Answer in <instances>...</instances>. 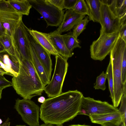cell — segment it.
Masks as SVG:
<instances>
[{
	"label": "cell",
	"mask_w": 126,
	"mask_h": 126,
	"mask_svg": "<svg viewBox=\"0 0 126 126\" xmlns=\"http://www.w3.org/2000/svg\"><path fill=\"white\" fill-rule=\"evenodd\" d=\"M82 94L69 90L46 99L40 108V118L44 123L63 124L73 119L80 111Z\"/></svg>",
	"instance_id": "obj_1"
},
{
	"label": "cell",
	"mask_w": 126,
	"mask_h": 126,
	"mask_svg": "<svg viewBox=\"0 0 126 126\" xmlns=\"http://www.w3.org/2000/svg\"><path fill=\"white\" fill-rule=\"evenodd\" d=\"M19 69L17 77L12 79V86L23 99L31 100L41 95L45 87L34 69L32 61L19 58Z\"/></svg>",
	"instance_id": "obj_2"
},
{
	"label": "cell",
	"mask_w": 126,
	"mask_h": 126,
	"mask_svg": "<svg viewBox=\"0 0 126 126\" xmlns=\"http://www.w3.org/2000/svg\"><path fill=\"white\" fill-rule=\"evenodd\" d=\"M125 50L126 42L119 36L110 53L113 82L114 99L112 102L113 105L116 108L119 105L126 89V84L122 83L121 77L122 62Z\"/></svg>",
	"instance_id": "obj_3"
},
{
	"label": "cell",
	"mask_w": 126,
	"mask_h": 126,
	"mask_svg": "<svg viewBox=\"0 0 126 126\" xmlns=\"http://www.w3.org/2000/svg\"><path fill=\"white\" fill-rule=\"evenodd\" d=\"M55 68L51 79L44 91L49 98L53 97L62 93L63 85L68 67L67 59L59 54L55 56Z\"/></svg>",
	"instance_id": "obj_4"
},
{
	"label": "cell",
	"mask_w": 126,
	"mask_h": 126,
	"mask_svg": "<svg viewBox=\"0 0 126 126\" xmlns=\"http://www.w3.org/2000/svg\"><path fill=\"white\" fill-rule=\"evenodd\" d=\"M32 7L43 17L47 26L59 27L62 23L64 11L62 10L47 0H28Z\"/></svg>",
	"instance_id": "obj_5"
},
{
	"label": "cell",
	"mask_w": 126,
	"mask_h": 126,
	"mask_svg": "<svg viewBox=\"0 0 126 126\" xmlns=\"http://www.w3.org/2000/svg\"><path fill=\"white\" fill-rule=\"evenodd\" d=\"M119 36L118 32L107 34L100 31L99 37L90 46L91 58L95 60H103L110 54Z\"/></svg>",
	"instance_id": "obj_6"
},
{
	"label": "cell",
	"mask_w": 126,
	"mask_h": 126,
	"mask_svg": "<svg viewBox=\"0 0 126 126\" xmlns=\"http://www.w3.org/2000/svg\"><path fill=\"white\" fill-rule=\"evenodd\" d=\"M16 101L14 108L23 121L29 126H39V106L31 100L18 98Z\"/></svg>",
	"instance_id": "obj_7"
},
{
	"label": "cell",
	"mask_w": 126,
	"mask_h": 126,
	"mask_svg": "<svg viewBox=\"0 0 126 126\" xmlns=\"http://www.w3.org/2000/svg\"><path fill=\"white\" fill-rule=\"evenodd\" d=\"M28 29L21 19L15 29L12 37L14 46L19 58L32 61Z\"/></svg>",
	"instance_id": "obj_8"
},
{
	"label": "cell",
	"mask_w": 126,
	"mask_h": 126,
	"mask_svg": "<svg viewBox=\"0 0 126 126\" xmlns=\"http://www.w3.org/2000/svg\"><path fill=\"white\" fill-rule=\"evenodd\" d=\"M118 111L117 108L106 101L96 100L89 97L83 96L79 114L89 116Z\"/></svg>",
	"instance_id": "obj_9"
},
{
	"label": "cell",
	"mask_w": 126,
	"mask_h": 126,
	"mask_svg": "<svg viewBox=\"0 0 126 126\" xmlns=\"http://www.w3.org/2000/svg\"><path fill=\"white\" fill-rule=\"evenodd\" d=\"M100 31L105 34H110L118 32L122 24L121 19L115 16L108 5L101 0Z\"/></svg>",
	"instance_id": "obj_10"
},
{
	"label": "cell",
	"mask_w": 126,
	"mask_h": 126,
	"mask_svg": "<svg viewBox=\"0 0 126 126\" xmlns=\"http://www.w3.org/2000/svg\"><path fill=\"white\" fill-rule=\"evenodd\" d=\"M28 36L30 42L43 66L47 76L50 79L52 70L50 54L35 40L29 32Z\"/></svg>",
	"instance_id": "obj_11"
},
{
	"label": "cell",
	"mask_w": 126,
	"mask_h": 126,
	"mask_svg": "<svg viewBox=\"0 0 126 126\" xmlns=\"http://www.w3.org/2000/svg\"><path fill=\"white\" fill-rule=\"evenodd\" d=\"M22 15L16 12L0 11V22L6 34L12 37L15 29L22 19Z\"/></svg>",
	"instance_id": "obj_12"
},
{
	"label": "cell",
	"mask_w": 126,
	"mask_h": 126,
	"mask_svg": "<svg viewBox=\"0 0 126 126\" xmlns=\"http://www.w3.org/2000/svg\"><path fill=\"white\" fill-rule=\"evenodd\" d=\"M85 17V15L78 14L72 9L67 10L64 14L61 23L56 30L61 34L70 31Z\"/></svg>",
	"instance_id": "obj_13"
},
{
	"label": "cell",
	"mask_w": 126,
	"mask_h": 126,
	"mask_svg": "<svg viewBox=\"0 0 126 126\" xmlns=\"http://www.w3.org/2000/svg\"><path fill=\"white\" fill-rule=\"evenodd\" d=\"M48 38L58 54L67 59L72 57L74 53L66 47L64 43L62 35L56 30L47 33Z\"/></svg>",
	"instance_id": "obj_14"
},
{
	"label": "cell",
	"mask_w": 126,
	"mask_h": 126,
	"mask_svg": "<svg viewBox=\"0 0 126 126\" xmlns=\"http://www.w3.org/2000/svg\"><path fill=\"white\" fill-rule=\"evenodd\" d=\"M28 31L35 40L50 55L55 56L59 54L48 38L47 33L31 29L28 28Z\"/></svg>",
	"instance_id": "obj_15"
},
{
	"label": "cell",
	"mask_w": 126,
	"mask_h": 126,
	"mask_svg": "<svg viewBox=\"0 0 126 126\" xmlns=\"http://www.w3.org/2000/svg\"><path fill=\"white\" fill-rule=\"evenodd\" d=\"M29 46L32 64L42 83L45 86L49 83L50 79L47 76L43 66L30 42Z\"/></svg>",
	"instance_id": "obj_16"
},
{
	"label": "cell",
	"mask_w": 126,
	"mask_h": 126,
	"mask_svg": "<svg viewBox=\"0 0 126 126\" xmlns=\"http://www.w3.org/2000/svg\"><path fill=\"white\" fill-rule=\"evenodd\" d=\"M0 66L6 72L17 77L19 69V64L14 62L5 50L0 53Z\"/></svg>",
	"instance_id": "obj_17"
},
{
	"label": "cell",
	"mask_w": 126,
	"mask_h": 126,
	"mask_svg": "<svg viewBox=\"0 0 126 126\" xmlns=\"http://www.w3.org/2000/svg\"><path fill=\"white\" fill-rule=\"evenodd\" d=\"M89 116L92 123L101 125L106 123H116L122 121L121 115L119 111L99 115H92Z\"/></svg>",
	"instance_id": "obj_18"
},
{
	"label": "cell",
	"mask_w": 126,
	"mask_h": 126,
	"mask_svg": "<svg viewBox=\"0 0 126 126\" xmlns=\"http://www.w3.org/2000/svg\"><path fill=\"white\" fill-rule=\"evenodd\" d=\"M86 2L88 9V16L89 21L101 23V0H86Z\"/></svg>",
	"instance_id": "obj_19"
},
{
	"label": "cell",
	"mask_w": 126,
	"mask_h": 126,
	"mask_svg": "<svg viewBox=\"0 0 126 126\" xmlns=\"http://www.w3.org/2000/svg\"><path fill=\"white\" fill-rule=\"evenodd\" d=\"M108 6L117 17L121 19L126 16V0H102Z\"/></svg>",
	"instance_id": "obj_20"
},
{
	"label": "cell",
	"mask_w": 126,
	"mask_h": 126,
	"mask_svg": "<svg viewBox=\"0 0 126 126\" xmlns=\"http://www.w3.org/2000/svg\"><path fill=\"white\" fill-rule=\"evenodd\" d=\"M0 41L13 61L19 64V56L14 46L12 37L6 33L0 36Z\"/></svg>",
	"instance_id": "obj_21"
},
{
	"label": "cell",
	"mask_w": 126,
	"mask_h": 126,
	"mask_svg": "<svg viewBox=\"0 0 126 126\" xmlns=\"http://www.w3.org/2000/svg\"><path fill=\"white\" fill-rule=\"evenodd\" d=\"M18 14L28 16L32 6L28 0H8Z\"/></svg>",
	"instance_id": "obj_22"
},
{
	"label": "cell",
	"mask_w": 126,
	"mask_h": 126,
	"mask_svg": "<svg viewBox=\"0 0 126 126\" xmlns=\"http://www.w3.org/2000/svg\"><path fill=\"white\" fill-rule=\"evenodd\" d=\"M62 36L66 46L70 51L73 52L74 49L76 48H81L79 41L74 37L72 32H69L62 35Z\"/></svg>",
	"instance_id": "obj_23"
},
{
	"label": "cell",
	"mask_w": 126,
	"mask_h": 126,
	"mask_svg": "<svg viewBox=\"0 0 126 126\" xmlns=\"http://www.w3.org/2000/svg\"><path fill=\"white\" fill-rule=\"evenodd\" d=\"M89 21L88 16L85 17L74 26L72 32L74 37L76 39L79 35L85 29L86 26Z\"/></svg>",
	"instance_id": "obj_24"
},
{
	"label": "cell",
	"mask_w": 126,
	"mask_h": 126,
	"mask_svg": "<svg viewBox=\"0 0 126 126\" xmlns=\"http://www.w3.org/2000/svg\"><path fill=\"white\" fill-rule=\"evenodd\" d=\"M105 74L108 82L109 89L110 94V96L112 101L114 99L113 82L111 62L110 59Z\"/></svg>",
	"instance_id": "obj_25"
},
{
	"label": "cell",
	"mask_w": 126,
	"mask_h": 126,
	"mask_svg": "<svg viewBox=\"0 0 126 126\" xmlns=\"http://www.w3.org/2000/svg\"><path fill=\"white\" fill-rule=\"evenodd\" d=\"M72 9L78 14L88 15V8L86 2L84 0H78Z\"/></svg>",
	"instance_id": "obj_26"
},
{
	"label": "cell",
	"mask_w": 126,
	"mask_h": 126,
	"mask_svg": "<svg viewBox=\"0 0 126 126\" xmlns=\"http://www.w3.org/2000/svg\"><path fill=\"white\" fill-rule=\"evenodd\" d=\"M107 79L105 73L103 71L100 74L97 76L94 87L95 89H101L104 91L106 88L105 82Z\"/></svg>",
	"instance_id": "obj_27"
},
{
	"label": "cell",
	"mask_w": 126,
	"mask_h": 126,
	"mask_svg": "<svg viewBox=\"0 0 126 126\" xmlns=\"http://www.w3.org/2000/svg\"><path fill=\"white\" fill-rule=\"evenodd\" d=\"M120 102V106L119 109H118V110L121 114L122 122L126 124V89L125 90Z\"/></svg>",
	"instance_id": "obj_28"
},
{
	"label": "cell",
	"mask_w": 126,
	"mask_h": 126,
	"mask_svg": "<svg viewBox=\"0 0 126 126\" xmlns=\"http://www.w3.org/2000/svg\"><path fill=\"white\" fill-rule=\"evenodd\" d=\"M122 80L124 85L126 84V50L123 53L122 62Z\"/></svg>",
	"instance_id": "obj_29"
},
{
	"label": "cell",
	"mask_w": 126,
	"mask_h": 126,
	"mask_svg": "<svg viewBox=\"0 0 126 126\" xmlns=\"http://www.w3.org/2000/svg\"><path fill=\"white\" fill-rule=\"evenodd\" d=\"M11 86L12 82L7 80L3 75H0V88L4 89Z\"/></svg>",
	"instance_id": "obj_30"
},
{
	"label": "cell",
	"mask_w": 126,
	"mask_h": 126,
	"mask_svg": "<svg viewBox=\"0 0 126 126\" xmlns=\"http://www.w3.org/2000/svg\"><path fill=\"white\" fill-rule=\"evenodd\" d=\"M118 32L119 36L126 42V22L122 24Z\"/></svg>",
	"instance_id": "obj_31"
},
{
	"label": "cell",
	"mask_w": 126,
	"mask_h": 126,
	"mask_svg": "<svg viewBox=\"0 0 126 126\" xmlns=\"http://www.w3.org/2000/svg\"><path fill=\"white\" fill-rule=\"evenodd\" d=\"M78 0H63V9L65 10L72 9Z\"/></svg>",
	"instance_id": "obj_32"
},
{
	"label": "cell",
	"mask_w": 126,
	"mask_h": 126,
	"mask_svg": "<svg viewBox=\"0 0 126 126\" xmlns=\"http://www.w3.org/2000/svg\"><path fill=\"white\" fill-rule=\"evenodd\" d=\"M52 5L63 10V0H47Z\"/></svg>",
	"instance_id": "obj_33"
},
{
	"label": "cell",
	"mask_w": 126,
	"mask_h": 126,
	"mask_svg": "<svg viewBox=\"0 0 126 126\" xmlns=\"http://www.w3.org/2000/svg\"><path fill=\"white\" fill-rule=\"evenodd\" d=\"M102 126H126V124L121 121L117 123H106L101 125Z\"/></svg>",
	"instance_id": "obj_34"
},
{
	"label": "cell",
	"mask_w": 126,
	"mask_h": 126,
	"mask_svg": "<svg viewBox=\"0 0 126 126\" xmlns=\"http://www.w3.org/2000/svg\"><path fill=\"white\" fill-rule=\"evenodd\" d=\"M0 75H10L13 77V76L10 73H8L5 71L0 66Z\"/></svg>",
	"instance_id": "obj_35"
},
{
	"label": "cell",
	"mask_w": 126,
	"mask_h": 126,
	"mask_svg": "<svg viewBox=\"0 0 126 126\" xmlns=\"http://www.w3.org/2000/svg\"><path fill=\"white\" fill-rule=\"evenodd\" d=\"M6 32L0 22V36L5 34Z\"/></svg>",
	"instance_id": "obj_36"
},
{
	"label": "cell",
	"mask_w": 126,
	"mask_h": 126,
	"mask_svg": "<svg viewBox=\"0 0 126 126\" xmlns=\"http://www.w3.org/2000/svg\"><path fill=\"white\" fill-rule=\"evenodd\" d=\"M10 119L9 118H7L5 121L0 126H10V122L9 121Z\"/></svg>",
	"instance_id": "obj_37"
},
{
	"label": "cell",
	"mask_w": 126,
	"mask_h": 126,
	"mask_svg": "<svg viewBox=\"0 0 126 126\" xmlns=\"http://www.w3.org/2000/svg\"><path fill=\"white\" fill-rule=\"evenodd\" d=\"M46 99L44 97L41 96L38 98V102L42 104L45 102Z\"/></svg>",
	"instance_id": "obj_38"
},
{
	"label": "cell",
	"mask_w": 126,
	"mask_h": 126,
	"mask_svg": "<svg viewBox=\"0 0 126 126\" xmlns=\"http://www.w3.org/2000/svg\"><path fill=\"white\" fill-rule=\"evenodd\" d=\"M39 126H64L63 124L59 125H54L44 123L42 124Z\"/></svg>",
	"instance_id": "obj_39"
},
{
	"label": "cell",
	"mask_w": 126,
	"mask_h": 126,
	"mask_svg": "<svg viewBox=\"0 0 126 126\" xmlns=\"http://www.w3.org/2000/svg\"><path fill=\"white\" fill-rule=\"evenodd\" d=\"M5 50L4 47L0 41V53Z\"/></svg>",
	"instance_id": "obj_40"
},
{
	"label": "cell",
	"mask_w": 126,
	"mask_h": 126,
	"mask_svg": "<svg viewBox=\"0 0 126 126\" xmlns=\"http://www.w3.org/2000/svg\"><path fill=\"white\" fill-rule=\"evenodd\" d=\"M69 126H90L85 125H69Z\"/></svg>",
	"instance_id": "obj_41"
},
{
	"label": "cell",
	"mask_w": 126,
	"mask_h": 126,
	"mask_svg": "<svg viewBox=\"0 0 126 126\" xmlns=\"http://www.w3.org/2000/svg\"><path fill=\"white\" fill-rule=\"evenodd\" d=\"M3 89V88H0V99L1 98V94L2 91Z\"/></svg>",
	"instance_id": "obj_42"
},
{
	"label": "cell",
	"mask_w": 126,
	"mask_h": 126,
	"mask_svg": "<svg viewBox=\"0 0 126 126\" xmlns=\"http://www.w3.org/2000/svg\"><path fill=\"white\" fill-rule=\"evenodd\" d=\"M16 126H26L25 125H16Z\"/></svg>",
	"instance_id": "obj_43"
},
{
	"label": "cell",
	"mask_w": 126,
	"mask_h": 126,
	"mask_svg": "<svg viewBox=\"0 0 126 126\" xmlns=\"http://www.w3.org/2000/svg\"><path fill=\"white\" fill-rule=\"evenodd\" d=\"M2 120L0 119V125L2 123Z\"/></svg>",
	"instance_id": "obj_44"
}]
</instances>
